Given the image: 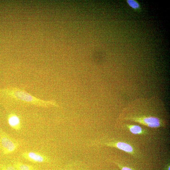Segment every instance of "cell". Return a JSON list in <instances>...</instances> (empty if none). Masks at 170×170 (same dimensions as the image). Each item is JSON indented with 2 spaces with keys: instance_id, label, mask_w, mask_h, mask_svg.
<instances>
[{
  "instance_id": "11",
  "label": "cell",
  "mask_w": 170,
  "mask_h": 170,
  "mask_svg": "<svg viewBox=\"0 0 170 170\" xmlns=\"http://www.w3.org/2000/svg\"><path fill=\"white\" fill-rule=\"evenodd\" d=\"M121 170H132L131 169L127 167H123L121 168Z\"/></svg>"
},
{
  "instance_id": "12",
  "label": "cell",
  "mask_w": 170,
  "mask_h": 170,
  "mask_svg": "<svg viewBox=\"0 0 170 170\" xmlns=\"http://www.w3.org/2000/svg\"><path fill=\"white\" fill-rule=\"evenodd\" d=\"M168 170H170V167H169L168 168Z\"/></svg>"
},
{
  "instance_id": "8",
  "label": "cell",
  "mask_w": 170,
  "mask_h": 170,
  "mask_svg": "<svg viewBox=\"0 0 170 170\" xmlns=\"http://www.w3.org/2000/svg\"><path fill=\"white\" fill-rule=\"evenodd\" d=\"M14 167L17 170H34L32 165L17 162L14 164Z\"/></svg>"
},
{
  "instance_id": "1",
  "label": "cell",
  "mask_w": 170,
  "mask_h": 170,
  "mask_svg": "<svg viewBox=\"0 0 170 170\" xmlns=\"http://www.w3.org/2000/svg\"><path fill=\"white\" fill-rule=\"evenodd\" d=\"M6 92L14 100L27 104L35 105L42 106L47 107L50 106H57L56 102L39 100L37 98L22 90L14 89L7 90Z\"/></svg>"
},
{
  "instance_id": "9",
  "label": "cell",
  "mask_w": 170,
  "mask_h": 170,
  "mask_svg": "<svg viewBox=\"0 0 170 170\" xmlns=\"http://www.w3.org/2000/svg\"><path fill=\"white\" fill-rule=\"evenodd\" d=\"M127 2L129 5L134 9H138L139 7V3L135 1L128 0V1H127Z\"/></svg>"
},
{
  "instance_id": "2",
  "label": "cell",
  "mask_w": 170,
  "mask_h": 170,
  "mask_svg": "<svg viewBox=\"0 0 170 170\" xmlns=\"http://www.w3.org/2000/svg\"><path fill=\"white\" fill-rule=\"evenodd\" d=\"M19 142L11 138L5 132L0 131V148L3 155L14 152L19 147Z\"/></svg>"
},
{
  "instance_id": "7",
  "label": "cell",
  "mask_w": 170,
  "mask_h": 170,
  "mask_svg": "<svg viewBox=\"0 0 170 170\" xmlns=\"http://www.w3.org/2000/svg\"><path fill=\"white\" fill-rule=\"evenodd\" d=\"M127 127L130 132L134 134H138V135L143 134L144 135L145 133H146V132L140 126L137 125H128Z\"/></svg>"
},
{
  "instance_id": "3",
  "label": "cell",
  "mask_w": 170,
  "mask_h": 170,
  "mask_svg": "<svg viewBox=\"0 0 170 170\" xmlns=\"http://www.w3.org/2000/svg\"><path fill=\"white\" fill-rule=\"evenodd\" d=\"M130 120L151 128H159L162 125L161 121L159 118L155 117L132 118Z\"/></svg>"
},
{
  "instance_id": "6",
  "label": "cell",
  "mask_w": 170,
  "mask_h": 170,
  "mask_svg": "<svg viewBox=\"0 0 170 170\" xmlns=\"http://www.w3.org/2000/svg\"><path fill=\"white\" fill-rule=\"evenodd\" d=\"M8 121L12 128L16 131L21 129L22 126L20 120L16 115L13 113L10 114L8 116Z\"/></svg>"
},
{
  "instance_id": "4",
  "label": "cell",
  "mask_w": 170,
  "mask_h": 170,
  "mask_svg": "<svg viewBox=\"0 0 170 170\" xmlns=\"http://www.w3.org/2000/svg\"><path fill=\"white\" fill-rule=\"evenodd\" d=\"M22 156L24 159L34 163H43L49 161L48 157L38 152H25L22 153Z\"/></svg>"
},
{
  "instance_id": "10",
  "label": "cell",
  "mask_w": 170,
  "mask_h": 170,
  "mask_svg": "<svg viewBox=\"0 0 170 170\" xmlns=\"http://www.w3.org/2000/svg\"><path fill=\"white\" fill-rule=\"evenodd\" d=\"M1 170H17L14 166L8 165L4 166L2 167Z\"/></svg>"
},
{
  "instance_id": "5",
  "label": "cell",
  "mask_w": 170,
  "mask_h": 170,
  "mask_svg": "<svg viewBox=\"0 0 170 170\" xmlns=\"http://www.w3.org/2000/svg\"><path fill=\"white\" fill-rule=\"evenodd\" d=\"M108 146L115 147L126 153L133 155L134 153V151L132 146L123 142H118L114 143H106Z\"/></svg>"
}]
</instances>
